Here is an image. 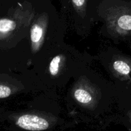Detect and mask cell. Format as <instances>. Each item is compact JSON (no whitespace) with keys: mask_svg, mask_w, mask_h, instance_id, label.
Masks as SVG:
<instances>
[{"mask_svg":"<svg viewBox=\"0 0 131 131\" xmlns=\"http://www.w3.org/2000/svg\"><path fill=\"white\" fill-rule=\"evenodd\" d=\"M113 68L116 72L123 75H127L130 72V67L123 61H116L113 63Z\"/></svg>","mask_w":131,"mask_h":131,"instance_id":"cell-6","label":"cell"},{"mask_svg":"<svg viewBox=\"0 0 131 131\" xmlns=\"http://www.w3.org/2000/svg\"><path fill=\"white\" fill-rule=\"evenodd\" d=\"M12 94L11 88L3 84H0V99L6 98Z\"/></svg>","mask_w":131,"mask_h":131,"instance_id":"cell-8","label":"cell"},{"mask_svg":"<svg viewBox=\"0 0 131 131\" xmlns=\"http://www.w3.org/2000/svg\"><path fill=\"white\" fill-rule=\"evenodd\" d=\"M45 22V16L41 17L37 23L33 25L31 29V40L33 45V49L37 51L39 49L40 45L43 39L44 34V25H43Z\"/></svg>","mask_w":131,"mask_h":131,"instance_id":"cell-3","label":"cell"},{"mask_svg":"<svg viewBox=\"0 0 131 131\" xmlns=\"http://www.w3.org/2000/svg\"><path fill=\"white\" fill-rule=\"evenodd\" d=\"M61 58H62L61 55H57L55 57H54L50 62L49 67V71L50 74L52 76H56L58 74Z\"/></svg>","mask_w":131,"mask_h":131,"instance_id":"cell-5","label":"cell"},{"mask_svg":"<svg viewBox=\"0 0 131 131\" xmlns=\"http://www.w3.org/2000/svg\"><path fill=\"white\" fill-rule=\"evenodd\" d=\"M16 124L21 129L30 131L44 130L49 127V124L46 119L34 115H22Z\"/></svg>","mask_w":131,"mask_h":131,"instance_id":"cell-1","label":"cell"},{"mask_svg":"<svg viewBox=\"0 0 131 131\" xmlns=\"http://www.w3.org/2000/svg\"><path fill=\"white\" fill-rule=\"evenodd\" d=\"M18 5L14 10V18H3L0 19V38L8 35L16 28L17 23L15 19L19 17L24 8L20 4Z\"/></svg>","mask_w":131,"mask_h":131,"instance_id":"cell-2","label":"cell"},{"mask_svg":"<svg viewBox=\"0 0 131 131\" xmlns=\"http://www.w3.org/2000/svg\"><path fill=\"white\" fill-rule=\"evenodd\" d=\"M74 97L80 103L86 104L90 103L92 100L90 93L83 88H78L74 92Z\"/></svg>","mask_w":131,"mask_h":131,"instance_id":"cell-4","label":"cell"},{"mask_svg":"<svg viewBox=\"0 0 131 131\" xmlns=\"http://www.w3.org/2000/svg\"><path fill=\"white\" fill-rule=\"evenodd\" d=\"M75 10L78 12H84L86 7L87 0H71Z\"/></svg>","mask_w":131,"mask_h":131,"instance_id":"cell-7","label":"cell"}]
</instances>
